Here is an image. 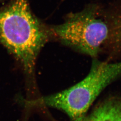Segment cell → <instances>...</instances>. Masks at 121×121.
<instances>
[{"instance_id":"cell-1","label":"cell","mask_w":121,"mask_h":121,"mask_svg":"<svg viewBox=\"0 0 121 121\" xmlns=\"http://www.w3.org/2000/svg\"><path fill=\"white\" fill-rule=\"evenodd\" d=\"M50 37V28L35 17L27 0H11L0 10V42L27 73H33L39 52Z\"/></svg>"},{"instance_id":"cell-2","label":"cell","mask_w":121,"mask_h":121,"mask_svg":"<svg viewBox=\"0 0 121 121\" xmlns=\"http://www.w3.org/2000/svg\"><path fill=\"white\" fill-rule=\"evenodd\" d=\"M120 78L121 60L112 62L93 58L88 73L80 81L32 102L60 110L73 121L84 115L101 93Z\"/></svg>"},{"instance_id":"cell-3","label":"cell","mask_w":121,"mask_h":121,"mask_svg":"<svg viewBox=\"0 0 121 121\" xmlns=\"http://www.w3.org/2000/svg\"><path fill=\"white\" fill-rule=\"evenodd\" d=\"M52 36L73 51L97 58L108 37L109 29L99 6L88 4L69 14L62 23L50 27Z\"/></svg>"},{"instance_id":"cell-4","label":"cell","mask_w":121,"mask_h":121,"mask_svg":"<svg viewBox=\"0 0 121 121\" xmlns=\"http://www.w3.org/2000/svg\"><path fill=\"white\" fill-rule=\"evenodd\" d=\"M71 121H121V95L109 96L79 118Z\"/></svg>"},{"instance_id":"cell-5","label":"cell","mask_w":121,"mask_h":121,"mask_svg":"<svg viewBox=\"0 0 121 121\" xmlns=\"http://www.w3.org/2000/svg\"><path fill=\"white\" fill-rule=\"evenodd\" d=\"M107 22L109 28L106 46L113 55H121V11L108 13Z\"/></svg>"}]
</instances>
